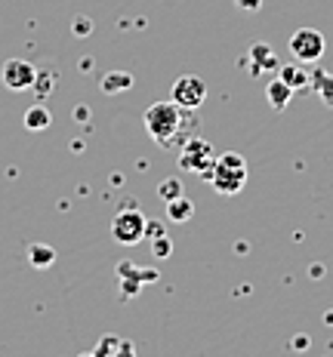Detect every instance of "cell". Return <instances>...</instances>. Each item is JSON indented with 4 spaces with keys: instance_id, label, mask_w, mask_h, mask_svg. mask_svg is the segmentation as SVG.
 Here are the masks:
<instances>
[{
    "instance_id": "cell-15",
    "label": "cell",
    "mask_w": 333,
    "mask_h": 357,
    "mask_svg": "<svg viewBox=\"0 0 333 357\" xmlns=\"http://www.w3.org/2000/svg\"><path fill=\"white\" fill-rule=\"evenodd\" d=\"M28 262H31V268H50L56 262V250L47 247V243H31L28 247Z\"/></svg>"
},
{
    "instance_id": "cell-1",
    "label": "cell",
    "mask_w": 333,
    "mask_h": 357,
    "mask_svg": "<svg viewBox=\"0 0 333 357\" xmlns=\"http://www.w3.org/2000/svg\"><path fill=\"white\" fill-rule=\"evenodd\" d=\"M182 121H185V108H179L173 99L170 102H154L145 108V130L148 136L158 145H176L182 136Z\"/></svg>"
},
{
    "instance_id": "cell-9",
    "label": "cell",
    "mask_w": 333,
    "mask_h": 357,
    "mask_svg": "<svg viewBox=\"0 0 333 357\" xmlns=\"http://www.w3.org/2000/svg\"><path fill=\"white\" fill-rule=\"evenodd\" d=\"M265 99H269V105L275 111H284L293 99V89L287 86L281 77H275V80H269V86H265Z\"/></svg>"
},
{
    "instance_id": "cell-5",
    "label": "cell",
    "mask_w": 333,
    "mask_h": 357,
    "mask_svg": "<svg viewBox=\"0 0 333 357\" xmlns=\"http://www.w3.org/2000/svg\"><path fill=\"white\" fill-rule=\"evenodd\" d=\"M324 50H327V40H324V34L318 31V28H299V31H293V37H290V53L296 56V62H302V65L318 62V59L324 56Z\"/></svg>"
},
{
    "instance_id": "cell-14",
    "label": "cell",
    "mask_w": 333,
    "mask_h": 357,
    "mask_svg": "<svg viewBox=\"0 0 333 357\" xmlns=\"http://www.w3.org/2000/svg\"><path fill=\"white\" fill-rule=\"evenodd\" d=\"M25 130H31V132H40V130H47L50 123H53V114H50V108L47 105H31L25 111Z\"/></svg>"
},
{
    "instance_id": "cell-13",
    "label": "cell",
    "mask_w": 333,
    "mask_h": 357,
    "mask_svg": "<svg viewBox=\"0 0 333 357\" xmlns=\"http://www.w3.org/2000/svg\"><path fill=\"white\" fill-rule=\"evenodd\" d=\"M191 215H195V204H191L185 195H179V197H173V200H167V219L170 222H188Z\"/></svg>"
},
{
    "instance_id": "cell-18",
    "label": "cell",
    "mask_w": 333,
    "mask_h": 357,
    "mask_svg": "<svg viewBox=\"0 0 333 357\" xmlns=\"http://www.w3.org/2000/svg\"><path fill=\"white\" fill-rule=\"evenodd\" d=\"M158 195H161V200H173V197H179L182 195V185H179V178H164V182L158 185Z\"/></svg>"
},
{
    "instance_id": "cell-17",
    "label": "cell",
    "mask_w": 333,
    "mask_h": 357,
    "mask_svg": "<svg viewBox=\"0 0 333 357\" xmlns=\"http://www.w3.org/2000/svg\"><path fill=\"white\" fill-rule=\"evenodd\" d=\"M53 80H56V77H53V71H37V77H34V86H31V89H34L37 96H40V99H47V96L53 93Z\"/></svg>"
},
{
    "instance_id": "cell-10",
    "label": "cell",
    "mask_w": 333,
    "mask_h": 357,
    "mask_svg": "<svg viewBox=\"0 0 333 357\" xmlns=\"http://www.w3.org/2000/svg\"><path fill=\"white\" fill-rule=\"evenodd\" d=\"M130 86H133V74H127V71H111V74H105V77L99 80V89H102L105 96L127 93Z\"/></svg>"
},
{
    "instance_id": "cell-20",
    "label": "cell",
    "mask_w": 333,
    "mask_h": 357,
    "mask_svg": "<svg viewBox=\"0 0 333 357\" xmlns=\"http://www.w3.org/2000/svg\"><path fill=\"white\" fill-rule=\"evenodd\" d=\"M235 6H238L241 13H259V6H262V0H235Z\"/></svg>"
},
{
    "instance_id": "cell-22",
    "label": "cell",
    "mask_w": 333,
    "mask_h": 357,
    "mask_svg": "<svg viewBox=\"0 0 333 357\" xmlns=\"http://www.w3.org/2000/svg\"><path fill=\"white\" fill-rule=\"evenodd\" d=\"M90 28H93V25H90V22H87V19H84V22H74V34H87V31H90Z\"/></svg>"
},
{
    "instance_id": "cell-3",
    "label": "cell",
    "mask_w": 333,
    "mask_h": 357,
    "mask_svg": "<svg viewBox=\"0 0 333 357\" xmlns=\"http://www.w3.org/2000/svg\"><path fill=\"white\" fill-rule=\"evenodd\" d=\"M213 160H216V151H213V145L207 142V139H185L182 148H179V167L188 169V173L195 176H210L213 169Z\"/></svg>"
},
{
    "instance_id": "cell-2",
    "label": "cell",
    "mask_w": 333,
    "mask_h": 357,
    "mask_svg": "<svg viewBox=\"0 0 333 357\" xmlns=\"http://www.w3.org/2000/svg\"><path fill=\"white\" fill-rule=\"evenodd\" d=\"M207 178H210V185H213L216 195H222V197L238 195L244 185H247V160H244V154H238V151L216 154L213 169H210Z\"/></svg>"
},
{
    "instance_id": "cell-16",
    "label": "cell",
    "mask_w": 333,
    "mask_h": 357,
    "mask_svg": "<svg viewBox=\"0 0 333 357\" xmlns=\"http://www.w3.org/2000/svg\"><path fill=\"white\" fill-rule=\"evenodd\" d=\"M312 89L327 105H333V74L330 71H312Z\"/></svg>"
},
{
    "instance_id": "cell-19",
    "label": "cell",
    "mask_w": 333,
    "mask_h": 357,
    "mask_svg": "<svg viewBox=\"0 0 333 357\" xmlns=\"http://www.w3.org/2000/svg\"><path fill=\"white\" fill-rule=\"evenodd\" d=\"M151 252H154V259H167L170 252H173V243H170V237L167 234L151 237Z\"/></svg>"
},
{
    "instance_id": "cell-12",
    "label": "cell",
    "mask_w": 333,
    "mask_h": 357,
    "mask_svg": "<svg viewBox=\"0 0 333 357\" xmlns=\"http://www.w3.org/2000/svg\"><path fill=\"white\" fill-rule=\"evenodd\" d=\"M133 351H136V345H133V342H124L117 336H105L90 354L93 357H108V354H133Z\"/></svg>"
},
{
    "instance_id": "cell-7",
    "label": "cell",
    "mask_w": 333,
    "mask_h": 357,
    "mask_svg": "<svg viewBox=\"0 0 333 357\" xmlns=\"http://www.w3.org/2000/svg\"><path fill=\"white\" fill-rule=\"evenodd\" d=\"M207 99V84L201 77H195V74H185V77H179L173 84V102L185 111H195L201 108Z\"/></svg>"
},
{
    "instance_id": "cell-21",
    "label": "cell",
    "mask_w": 333,
    "mask_h": 357,
    "mask_svg": "<svg viewBox=\"0 0 333 357\" xmlns=\"http://www.w3.org/2000/svg\"><path fill=\"white\" fill-rule=\"evenodd\" d=\"M161 234H167V231L158 225V222H148L145 225V237H161Z\"/></svg>"
},
{
    "instance_id": "cell-8",
    "label": "cell",
    "mask_w": 333,
    "mask_h": 357,
    "mask_svg": "<svg viewBox=\"0 0 333 357\" xmlns=\"http://www.w3.org/2000/svg\"><path fill=\"white\" fill-rule=\"evenodd\" d=\"M278 77L284 80L287 86L293 89V93H299V89H312V71H309V65L302 62H287L278 68Z\"/></svg>"
},
{
    "instance_id": "cell-6",
    "label": "cell",
    "mask_w": 333,
    "mask_h": 357,
    "mask_svg": "<svg viewBox=\"0 0 333 357\" xmlns=\"http://www.w3.org/2000/svg\"><path fill=\"white\" fill-rule=\"evenodd\" d=\"M34 77H37V68L25 59H10L3 62L0 68V84H3L10 93H25V89L34 86Z\"/></svg>"
},
{
    "instance_id": "cell-4",
    "label": "cell",
    "mask_w": 333,
    "mask_h": 357,
    "mask_svg": "<svg viewBox=\"0 0 333 357\" xmlns=\"http://www.w3.org/2000/svg\"><path fill=\"white\" fill-rule=\"evenodd\" d=\"M145 225H148L145 215L139 213L136 206H127V210H121L114 215V222H111V234H114L117 243L133 247V243H139L145 237Z\"/></svg>"
},
{
    "instance_id": "cell-11",
    "label": "cell",
    "mask_w": 333,
    "mask_h": 357,
    "mask_svg": "<svg viewBox=\"0 0 333 357\" xmlns=\"http://www.w3.org/2000/svg\"><path fill=\"white\" fill-rule=\"evenodd\" d=\"M250 62H253L256 71H278L281 68V62L275 59L269 43H256V47L250 50Z\"/></svg>"
}]
</instances>
